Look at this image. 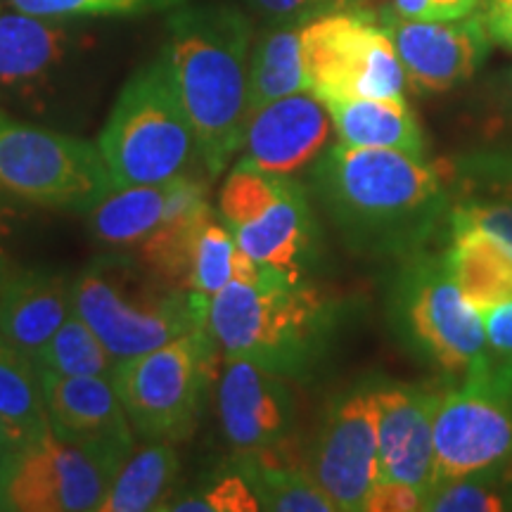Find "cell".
<instances>
[{
    "instance_id": "1",
    "label": "cell",
    "mask_w": 512,
    "mask_h": 512,
    "mask_svg": "<svg viewBox=\"0 0 512 512\" xmlns=\"http://www.w3.org/2000/svg\"><path fill=\"white\" fill-rule=\"evenodd\" d=\"M313 181L356 252H415L448 209L444 176L401 150L332 145L320 155Z\"/></svg>"
},
{
    "instance_id": "2",
    "label": "cell",
    "mask_w": 512,
    "mask_h": 512,
    "mask_svg": "<svg viewBox=\"0 0 512 512\" xmlns=\"http://www.w3.org/2000/svg\"><path fill=\"white\" fill-rule=\"evenodd\" d=\"M249 48L252 22L233 5H181L169 17L162 57L209 176H219L242 150Z\"/></svg>"
},
{
    "instance_id": "3",
    "label": "cell",
    "mask_w": 512,
    "mask_h": 512,
    "mask_svg": "<svg viewBox=\"0 0 512 512\" xmlns=\"http://www.w3.org/2000/svg\"><path fill=\"white\" fill-rule=\"evenodd\" d=\"M207 325L226 361L245 358L283 377H302L328 347L335 306L306 283L266 271L259 283H230L216 294Z\"/></svg>"
},
{
    "instance_id": "4",
    "label": "cell",
    "mask_w": 512,
    "mask_h": 512,
    "mask_svg": "<svg viewBox=\"0 0 512 512\" xmlns=\"http://www.w3.org/2000/svg\"><path fill=\"white\" fill-rule=\"evenodd\" d=\"M72 304L117 361L204 328L209 316V304L195 292L126 259H102L83 268L72 278Z\"/></svg>"
},
{
    "instance_id": "5",
    "label": "cell",
    "mask_w": 512,
    "mask_h": 512,
    "mask_svg": "<svg viewBox=\"0 0 512 512\" xmlns=\"http://www.w3.org/2000/svg\"><path fill=\"white\" fill-rule=\"evenodd\" d=\"M98 147L114 190L174 181L188 176L192 162H202L195 128L162 55L121 88Z\"/></svg>"
},
{
    "instance_id": "6",
    "label": "cell",
    "mask_w": 512,
    "mask_h": 512,
    "mask_svg": "<svg viewBox=\"0 0 512 512\" xmlns=\"http://www.w3.org/2000/svg\"><path fill=\"white\" fill-rule=\"evenodd\" d=\"M216 349V339L204 325L164 347L119 361L112 382L133 432L171 444L192 437L214 380Z\"/></svg>"
},
{
    "instance_id": "7",
    "label": "cell",
    "mask_w": 512,
    "mask_h": 512,
    "mask_svg": "<svg viewBox=\"0 0 512 512\" xmlns=\"http://www.w3.org/2000/svg\"><path fill=\"white\" fill-rule=\"evenodd\" d=\"M392 320L403 344L451 380H463L489 358L482 313L460 292L444 256H420L403 268Z\"/></svg>"
},
{
    "instance_id": "8",
    "label": "cell",
    "mask_w": 512,
    "mask_h": 512,
    "mask_svg": "<svg viewBox=\"0 0 512 512\" xmlns=\"http://www.w3.org/2000/svg\"><path fill=\"white\" fill-rule=\"evenodd\" d=\"M0 190L38 207L88 214L114 188L98 143L0 112Z\"/></svg>"
},
{
    "instance_id": "9",
    "label": "cell",
    "mask_w": 512,
    "mask_h": 512,
    "mask_svg": "<svg viewBox=\"0 0 512 512\" xmlns=\"http://www.w3.org/2000/svg\"><path fill=\"white\" fill-rule=\"evenodd\" d=\"M437 482L503 472L512 465V361L491 356L456 387L439 392L434 413Z\"/></svg>"
},
{
    "instance_id": "10",
    "label": "cell",
    "mask_w": 512,
    "mask_h": 512,
    "mask_svg": "<svg viewBox=\"0 0 512 512\" xmlns=\"http://www.w3.org/2000/svg\"><path fill=\"white\" fill-rule=\"evenodd\" d=\"M309 93L320 102L401 98L406 72L392 36L361 8L320 15L302 27Z\"/></svg>"
},
{
    "instance_id": "11",
    "label": "cell",
    "mask_w": 512,
    "mask_h": 512,
    "mask_svg": "<svg viewBox=\"0 0 512 512\" xmlns=\"http://www.w3.org/2000/svg\"><path fill=\"white\" fill-rule=\"evenodd\" d=\"M131 453L112 446L74 444L48 432L15 453L8 477V510H100L119 467Z\"/></svg>"
},
{
    "instance_id": "12",
    "label": "cell",
    "mask_w": 512,
    "mask_h": 512,
    "mask_svg": "<svg viewBox=\"0 0 512 512\" xmlns=\"http://www.w3.org/2000/svg\"><path fill=\"white\" fill-rule=\"evenodd\" d=\"M306 470L337 510L363 512L380 479V408L375 384L349 389L330 403Z\"/></svg>"
},
{
    "instance_id": "13",
    "label": "cell",
    "mask_w": 512,
    "mask_h": 512,
    "mask_svg": "<svg viewBox=\"0 0 512 512\" xmlns=\"http://www.w3.org/2000/svg\"><path fill=\"white\" fill-rule=\"evenodd\" d=\"M382 24L392 36L406 79L420 93H446L463 86L482 69L491 50L482 15L422 22L384 12Z\"/></svg>"
},
{
    "instance_id": "14",
    "label": "cell",
    "mask_w": 512,
    "mask_h": 512,
    "mask_svg": "<svg viewBox=\"0 0 512 512\" xmlns=\"http://www.w3.org/2000/svg\"><path fill=\"white\" fill-rule=\"evenodd\" d=\"M294 413L287 377L245 358L226 361L219 382V418L235 451L283 446L292 434Z\"/></svg>"
},
{
    "instance_id": "15",
    "label": "cell",
    "mask_w": 512,
    "mask_h": 512,
    "mask_svg": "<svg viewBox=\"0 0 512 512\" xmlns=\"http://www.w3.org/2000/svg\"><path fill=\"white\" fill-rule=\"evenodd\" d=\"M79 50V38L64 19L24 15L0 17V88L46 110L69 62Z\"/></svg>"
},
{
    "instance_id": "16",
    "label": "cell",
    "mask_w": 512,
    "mask_h": 512,
    "mask_svg": "<svg viewBox=\"0 0 512 512\" xmlns=\"http://www.w3.org/2000/svg\"><path fill=\"white\" fill-rule=\"evenodd\" d=\"M328 107L313 93H294L249 112L242 136V162L275 176H294L328 150Z\"/></svg>"
},
{
    "instance_id": "17",
    "label": "cell",
    "mask_w": 512,
    "mask_h": 512,
    "mask_svg": "<svg viewBox=\"0 0 512 512\" xmlns=\"http://www.w3.org/2000/svg\"><path fill=\"white\" fill-rule=\"evenodd\" d=\"M380 408V479L430 494L437 482L434 413L439 392L413 384H375Z\"/></svg>"
},
{
    "instance_id": "18",
    "label": "cell",
    "mask_w": 512,
    "mask_h": 512,
    "mask_svg": "<svg viewBox=\"0 0 512 512\" xmlns=\"http://www.w3.org/2000/svg\"><path fill=\"white\" fill-rule=\"evenodd\" d=\"M207 202V185L192 176L112 190L88 211V228L102 245L140 249L171 223Z\"/></svg>"
},
{
    "instance_id": "19",
    "label": "cell",
    "mask_w": 512,
    "mask_h": 512,
    "mask_svg": "<svg viewBox=\"0 0 512 512\" xmlns=\"http://www.w3.org/2000/svg\"><path fill=\"white\" fill-rule=\"evenodd\" d=\"M38 375L55 437L133 453V425L112 377L57 375L48 370H38Z\"/></svg>"
},
{
    "instance_id": "20",
    "label": "cell",
    "mask_w": 512,
    "mask_h": 512,
    "mask_svg": "<svg viewBox=\"0 0 512 512\" xmlns=\"http://www.w3.org/2000/svg\"><path fill=\"white\" fill-rule=\"evenodd\" d=\"M238 247L261 268L290 283H304L316 249L311 204L297 181H287L280 197L256 219L230 228Z\"/></svg>"
},
{
    "instance_id": "21",
    "label": "cell",
    "mask_w": 512,
    "mask_h": 512,
    "mask_svg": "<svg viewBox=\"0 0 512 512\" xmlns=\"http://www.w3.org/2000/svg\"><path fill=\"white\" fill-rule=\"evenodd\" d=\"M72 313V278L64 273L31 268L0 283V335L31 361Z\"/></svg>"
},
{
    "instance_id": "22",
    "label": "cell",
    "mask_w": 512,
    "mask_h": 512,
    "mask_svg": "<svg viewBox=\"0 0 512 512\" xmlns=\"http://www.w3.org/2000/svg\"><path fill=\"white\" fill-rule=\"evenodd\" d=\"M448 228L451 242L441 256L467 302L479 313L512 302L510 249L470 223L448 219Z\"/></svg>"
},
{
    "instance_id": "23",
    "label": "cell",
    "mask_w": 512,
    "mask_h": 512,
    "mask_svg": "<svg viewBox=\"0 0 512 512\" xmlns=\"http://www.w3.org/2000/svg\"><path fill=\"white\" fill-rule=\"evenodd\" d=\"M328 107L332 126L339 140L356 147H384L422 157L425 136L422 128L401 98H354L330 100Z\"/></svg>"
},
{
    "instance_id": "24",
    "label": "cell",
    "mask_w": 512,
    "mask_h": 512,
    "mask_svg": "<svg viewBox=\"0 0 512 512\" xmlns=\"http://www.w3.org/2000/svg\"><path fill=\"white\" fill-rule=\"evenodd\" d=\"M235 467L252 486L261 510L273 512H332L335 503L313 482L306 467L294 465L283 446L238 451Z\"/></svg>"
},
{
    "instance_id": "25",
    "label": "cell",
    "mask_w": 512,
    "mask_h": 512,
    "mask_svg": "<svg viewBox=\"0 0 512 512\" xmlns=\"http://www.w3.org/2000/svg\"><path fill=\"white\" fill-rule=\"evenodd\" d=\"M294 93H309L302 55V27L271 24V29L256 38L249 55L247 114Z\"/></svg>"
},
{
    "instance_id": "26",
    "label": "cell",
    "mask_w": 512,
    "mask_h": 512,
    "mask_svg": "<svg viewBox=\"0 0 512 512\" xmlns=\"http://www.w3.org/2000/svg\"><path fill=\"white\" fill-rule=\"evenodd\" d=\"M178 470L181 463L171 441H150L119 467L100 512L164 510L174 494Z\"/></svg>"
},
{
    "instance_id": "27",
    "label": "cell",
    "mask_w": 512,
    "mask_h": 512,
    "mask_svg": "<svg viewBox=\"0 0 512 512\" xmlns=\"http://www.w3.org/2000/svg\"><path fill=\"white\" fill-rule=\"evenodd\" d=\"M0 415L29 441L50 432L46 396L34 361L0 335Z\"/></svg>"
},
{
    "instance_id": "28",
    "label": "cell",
    "mask_w": 512,
    "mask_h": 512,
    "mask_svg": "<svg viewBox=\"0 0 512 512\" xmlns=\"http://www.w3.org/2000/svg\"><path fill=\"white\" fill-rule=\"evenodd\" d=\"M117 363L119 361L110 354L98 332L76 313L64 320L60 330L34 358L36 370H48L57 375L112 377Z\"/></svg>"
},
{
    "instance_id": "29",
    "label": "cell",
    "mask_w": 512,
    "mask_h": 512,
    "mask_svg": "<svg viewBox=\"0 0 512 512\" xmlns=\"http://www.w3.org/2000/svg\"><path fill=\"white\" fill-rule=\"evenodd\" d=\"M292 176H275L264 169L240 162L230 171L219 195V214L228 228L256 219L278 200Z\"/></svg>"
},
{
    "instance_id": "30",
    "label": "cell",
    "mask_w": 512,
    "mask_h": 512,
    "mask_svg": "<svg viewBox=\"0 0 512 512\" xmlns=\"http://www.w3.org/2000/svg\"><path fill=\"white\" fill-rule=\"evenodd\" d=\"M510 470L482 472L434 484L425 498L430 512H501L512 508Z\"/></svg>"
},
{
    "instance_id": "31",
    "label": "cell",
    "mask_w": 512,
    "mask_h": 512,
    "mask_svg": "<svg viewBox=\"0 0 512 512\" xmlns=\"http://www.w3.org/2000/svg\"><path fill=\"white\" fill-rule=\"evenodd\" d=\"M169 512H256L261 510L252 486L233 465H223L219 472L202 479L188 494L169 498L164 505Z\"/></svg>"
},
{
    "instance_id": "32",
    "label": "cell",
    "mask_w": 512,
    "mask_h": 512,
    "mask_svg": "<svg viewBox=\"0 0 512 512\" xmlns=\"http://www.w3.org/2000/svg\"><path fill=\"white\" fill-rule=\"evenodd\" d=\"M24 15L46 19L83 17H131L147 12L176 10L188 0H10Z\"/></svg>"
},
{
    "instance_id": "33",
    "label": "cell",
    "mask_w": 512,
    "mask_h": 512,
    "mask_svg": "<svg viewBox=\"0 0 512 512\" xmlns=\"http://www.w3.org/2000/svg\"><path fill=\"white\" fill-rule=\"evenodd\" d=\"M453 174L470 188L512 200V143L458 157Z\"/></svg>"
},
{
    "instance_id": "34",
    "label": "cell",
    "mask_w": 512,
    "mask_h": 512,
    "mask_svg": "<svg viewBox=\"0 0 512 512\" xmlns=\"http://www.w3.org/2000/svg\"><path fill=\"white\" fill-rule=\"evenodd\" d=\"M448 219L470 223L494 235L512 252V200L498 197V200H472L463 202L448 211Z\"/></svg>"
},
{
    "instance_id": "35",
    "label": "cell",
    "mask_w": 512,
    "mask_h": 512,
    "mask_svg": "<svg viewBox=\"0 0 512 512\" xmlns=\"http://www.w3.org/2000/svg\"><path fill=\"white\" fill-rule=\"evenodd\" d=\"M247 3L271 24H294V27H304L306 22L328 12L358 8V0H247Z\"/></svg>"
},
{
    "instance_id": "36",
    "label": "cell",
    "mask_w": 512,
    "mask_h": 512,
    "mask_svg": "<svg viewBox=\"0 0 512 512\" xmlns=\"http://www.w3.org/2000/svg\"><path fill=\"white\" fill-rule=\"evenodd\" d=\"M482 128L486 136H510L512 133V67L503 69L486 81L482 98Z\"/></svg>"
},
{
    "instance_id": "37",
    "label": "cell",
    "mask_w": 512,
    "mask_h": 512,
    "mask_svg": "<svg viewBox=\"0 0 512 512\" xmlns=\"http://www.w3.org/2000/svg\"><path fill=\"white\" fill-rule=\"evenodd\" d=\"M484 0H394V12L403 19L453 22L472 15Z\"/></svg>"
},
{
    "instance_id": "38",
    "label": "cell",
    "mask_w": 512,
    "mask_h": 512,
    "mask_svg": "<svg viewBox=\"0 0 512 512\" xmlns=\"http://www.w3.org/2000/svg\"><path fill=\"white\" fill-rule=\"evenodd\" d=\"M425 510V494L413 486L377 479L363 512H415Z\"/></svg>"
},
{
    "instance_id": "39",
    "label": "cell",
    "mask_w": 512,
    "mask_h": 512,
    "mask_svg": "<svg viewBox=\"0 0 512 512\" xmlns=\"http://www.w3.org/2000/svg\"><path fill=\"white\" fill-rule=\"evenodd\" d=\"M482 318L491 356L512 361V302L484 311Z\"/></svg>"
},
{
    "instance_id": "40",
    "label": "cell",
    "mask_w": 512,
    "mask_h": 512,
    "mask_svg": "<svg viewBox=\"0 0 512 512\" xmlns=\"http://www.w3.org/2000/svg\"><path fill=\"white\" fill-rule=\"evenodd\" d=\"M482 19L491 41L512 50V0H484Z\"/></svg>"
},
{
    "instance_id": "41",
    "label": "cell",
    "mask_w": 512,
    "mask_h": 512,
    "mask_svg": "<svg viewBox=\"0 0 512 512\" xmlns=\"http://www.w3.org/2000/svg\"><path fill=\"white\" fill-rule=\"evenodd\" d=\"M31 441L0 415V451H22Z\"/></svg>"
},
{
    "instance_id": "42",
    "label": "cell",
    "mask_w": 512,
    "mask_h": 512,
    "mask_svg": "<svg viewBox=\"0 0 512 512\" xmlns=\"http://www.w3.org/2000/svg\"><path fill=\"white\" fill-rule=\"evenodd\" d=\"M17 451H0V510H8V477Z\"/></svg>"
},
{
    "instance_id": "43",
    "label": "cell",
    "mask_w": 512,
    "mask_h": 512,
    "mask_svg": "<svg viewBox=\"0 0 512 512\" xmlns=\"http://www.w3.org/2000/svg\"><path fill=\"white\" fill-rule=\"evenodd\" d=\"M5 280V261H3V256H0V283H3Z\"/></svg>"
}]
</instances>
